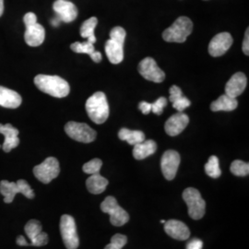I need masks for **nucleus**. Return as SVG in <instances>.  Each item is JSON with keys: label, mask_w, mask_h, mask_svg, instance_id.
Here are the masks:
<instances>
[{"label": "nucleus", "mask_w": 249, "mask_h": 249, "mask_svg": "<svg viewBox=\"0 0 249 249\" xmlns=\"http://www.w3.org/2000/svg\"><path fill=\"white\" fill-rule=\"evenodd\" d=\"M35 84L41 91L55 98L67 97L71 91L69 82L58 76L37 75L35 78Z\"/></svg>", "instance_id": "1"}, {"label": "nucleus", "mask_w": 249, "mask_h": 249, "mask_svg": "<svg viewBox=\"0 0 249 249\" xmlns=\"http://www.w3.org/2000/svg\"><path fill=\"white\" fill-rule=\"evenodd\" d=\"M86 111L90 120L96 124H103L110 114L107 96L103 91L93 93L86 102Z\"/></svg>", "instance_id": "2"}, {"label": "nucleus", "mask_w": 249, "mask_h": 249, "mask_svg": "<svg viewBox=\"0 0 249 249\" xmlns=\"http://www.w3.org/2000/svg\"><path fill=\"white\" fill-rule=\"evenodd\" d=\"M125 35L124 28L120 26L113 28L110 33V39L106 44V53L112 64H119L124 59Z\"/></svg>", "instance_id": "3"}, {"label": "nucleus", "mask_w": 249, "mask_h": 249, "mask_svg": "<svg viewBox=\"0 0 249 249\" xmlns=\"http://www.w3.org/2000/svg\"><path fill=\"white\" fill-rule=\"evenodd\" d=\"M193 31V22L187 17H179L162 33V38L168 43H184Z\"/></svg>", "instance_id": "4"}, {"label": "nucleus", "mask_w": 249, "mask_h": 249, "mask_svg": "<svg viewBox=\"0 0 249 249\" xmlns=\"http://www.w3.org/2000/svg\"><path fill=\"white\" fill-rule=\"evenodd\" d=\"M18 193H21L27 198H34L36 196L33 188L26 180L20 179L17 182H9L7 180H2L0 182V194L4 196L5 203H11Z\"/></svg>", "instance_id": "5"}, {"label": "nucleus", "mask_w": 249, "mask_h": 249, "mask_svg": "<svg viewBox=\"0 0 249 249\" xmlns=\"http://www.w3.org/2000/svg\"><path fill=\"white\" fill-rule=\"evenodd\" d=\"M26 31L24 40L26 44L32 47H37L45 41V30L44 27L37 22V16L33 12L26 13L23 18Z\"/></svg>", "instance_id": "6"}, {"label": "nucleus", "mask_w": 249, "mask_h": 249, "mask_svg": "<svg viewBox=\"0 0 249 249\" xmlns=\"http://www.w3.org/2000/svg\"><path fill=\"white\" fill-rule=\"evenodd\" d=\"M183 199L187 203L188 214L193 220H199L205 215L206 202L199 191L194 187H188L183 192Z\"/></svg>", "instance_id": "7"}, {"label": "nucleus", "mask_w": 249, "mask_h": 249, "mask_svg": "<svg viewBox=\"0 0 249 249\" xmlns=\"http://www.w3.org/2000/svg\"><path fill=\"white\" fill-rule=\"evenodd\" d=\"M103 213L110 215V222L114 226H122L129 221V215L121 208L114 196H107L101 204Z\"/></svg>", "instance_id": "8"}, {"label": "nucleus", "mask_w": 249, "mask_h": 249, "mask_svg": "<svg viewBox=\"0 0 249 249\" xmlns=\"http://www.w3.org/2000/svg\"><path fill=\"white\" fill-rule=\"evenodd\" d=\"M60 232L63 242L68 249H77L80 245L74 218L65 214L60 219Z\"/></svg>", "instance_id": "9"}, {"label": "nucleus", "mask_w": 249, "mask_h": 249, "mask_svg": "<svg viewBox=\"0 0 249 249\" xmlns=\"http://www.w3.org/2000/svg\"><path fill=\"white\" fill-rule=\"evenodd\" d=\"M65 131L72 140L82 143H90L96 139V131L84 123L69 122L65 125Z\"/></svg>", "instance_id": "10"}, {"label": "nucleus", "mask_w": 249, "mask_h": 249, "mask_svg": "<svg viewBox=\"0 0 249 249\" xmlns=\"http://www.w3.org/2000/svg\"><path fill=\"white\" fill-rule=\"evenodd\" d=\"M60 173L59 162L54 157L46 158L41 164L34 168V174L40 182L49 184L54 178H57Z\"/></svg>", "instance_id": "11"}, {"label": "nucleus", "mask_w": 249, "mask_h": 249, "mask_svg": "<svg viewBox=\"0 0 249 249\" xmlns=\"http://www.w3.org/2000/svg\"><path fill=\"white\" fill-rule=\"evenodd\" d=\"M138 70L145 80L160 83L165 79V73L160 70L156 61L151 57H146L142 60Z\"/></svg>", "instance_id": "12"}, {"label": "nucleus", "mask_w": 249, "mask_h": 249, "mask_svg": "<svg viewBox=\"0 0 249 249\" xmlns=\"http://www.w3.org/2000/svg\"><path fill=\"white\" fill-rule=\"evenodd\" d=\"M180 164V155L178 151H166L160 160V168L163 177L167 180H173L176 178L178 167Z\"/></svg>", "instance_id": "13"}, {"label": "nucleus", "mask_w": 249, "mask_h": 249, "mask_svg": "<svg viewBox=\"0 0 249 249\" xmlns=\"http://www.w3.org/2000/svg\"><path fill=\"white\" fill-rule=\"evenodd\" d=\"M232 42V37L229 33L218 34L212 39L209 45V53L213 57L223 55L230 49Z\"/></svg>", "instance_id": "14"}, {"label": "nucleus", "mask_w": 249, "mask_h": 249, "mask_svg": "<svg viewBox=\"0 0 249 249\" xmlns=\"http://www.w3.org/2000/svg\"><path fill=\"white\" fill-rule=\"evenodd\" d=\"M53 9L59 20L66 23L72 22L78 17L77 7L68 0H56L53 3Z\"/></svg>", "instance_id": "15"}, {"label": "nucleus", "mask_w": 249, "mask_h": 249, "mask_svg": "<svg viewBox=\"0 0 249 249\" xmlns=\"http://www.w3.org/2000/svg\"><path fill=\"white\" fill-rule=\"evenodd\" d=\"M189 123V117L183 112H178L173 115L166 121L164 129L165 132L171 137H176L183 132V130L187 126Z\"/></svg>", "instance_id": "16"}, {"label": "nucleus", "mask_w": 249, "mask_h": 249, "mask_svg": "<svg viewBox=\"0 0 249 249\" xmlns=\"http://www.w3.org/2000/svg\"><path fill=\"white\" fill-rule=\"evenodd\" d=\"M248 84L247 77L244 73L237 72L232 75L225 86V94L231 98H237L246 89Z\"/></svg>", "instance_id": "17"}, {"label": "nucleus", "mask_w": 249, "mask_h": 249, "mask_svg": "<svg viewBox=\"0 0 249 249\" xmlns=\"http://www.w3.org/2000/svg\"><path fill=\"white\" fill-rule=\"evenodd\" d=\"M164 231L172 238L177 240H187L190 236V231L187 225L178 220H169L165 222Z\"/></svg>", "instance_id": "18"}, {"label": "nucleus", "mask_w": 249, "mask_h": 249, "mask_svg": "<svg viewBox=\"0 0 249 249\" xmlns=\"http://www.w3.org/2000/svg\"><path fill=\"white\" fill-rule=\"evenodd\" d=\"M0 134L5 137V141L2 145V149L5 152H9L18 147L19 144L18 130L12 124H0Z\"/></svg>", "instance_id": "19"}, {"label": "nucleus", "mask_w": 249, "mask_h": 249, "mask_svg": "<svg viewBox=\"0 0 249 249\" xmlns=\"http://www.w3.org/2000/svg\"><path fill=\"white\" fill-rule=\"evenodd\" d=\"M22 99L17 91L0 86V107L15 109L21 105Z\"/></svg>", "instance_id": "20"}, {"label": "nucleus", "mask_w": 249, "mask_h": 249, "mask_svg": "<svg viewBox=\"0 0 249 249\" xmlns=\"http://www.w3.org/2000/svg\"><path fill=\"white\" fill-rule=\"evenodd\" d=\"M157 144L154 141H144L142 142L134 145L133 156L136 160H143L155 153Z\"/></svg>", "instance_id": "21"}, {"label": "nucleus", "mask_w": 249, "mask_h": 249, "mask_svg": "<svg viewBox=\"0 0 249 249\" xmlns=\"http://www.w3.org/2000/svg\"><path fill=\"white\" fill-rule=\"evenodd\" d=\"M237 106H238V102L236 98H231L226 94H223L216 101L212 103L211 109L213 112H219V111L230 112V111H233L234 109H236Z\"/></svg>", "instance_id": "22"}, {"label": "nucleus", "mask_w": 249, "mask_h": 249, "mask_svg": "<svg viewBox=\"0 0 249 249\" xmlns=\"http://www.w3.org/2000/svg\"><path fill=\"white\" fill-rule=\"evenodd\" d=\"M86 186L89 193L98 195L106 190L108 186V180L107 178H103L100 174L90 175L86 181Z\"/></svg>", "instance_id": "23"}, {"label": "nucleus", "mask_w": 249, "mask_h": 249, "mask_svg": "<svg viewBox=\"0 0 249 249\" xmlns=\"http://www.w3.org/2000/svg\"><path fill=\"white\" fill-rule=\"evenodd\" d=\"M118 138L129 145H136L145 141V134L141 130H130L127 128H121L118 132Z\"/></svg>", "instance_id": "24"}, {"label": "nucleus", "mask_w": 249, "mask_h": 249, "mask_svg": "<svg viewBox=\"0 0 249 249\" xmlns=\"http://www.w3.org/2000/svg\"><path fill=\"white\" fill-rule=\"evenodd\" d=\"M98 24V19L96 17L86 19L80 27V36L82 38L88 39V42L94 44L96 42V37L94 36V30Z\"/></svg>", "instance_id": "25"}, {"label": "nucleus", "mask_w": 249, "mask_h": 249, "mask_svg": "<svg viewBox=\"0 0 249 249\" xmlns=\"http://www.w3.org/2000/svg\"><path fill=\"white\" fill-rule=\"evenodd\" d=\"M206 174L212 178H219L222 175V171L219 164V159L216 156H211L205 164Z\"/></svg>", "instance_id": "26"}, {"label": "nucleus", "mask_w": 249, "mask_h": 249, "mask_svg": "<svg viewBox=\"0 0 249 249\" xmlns=\"http://www.w3.org/2000/svg\"><path fill=\"white\" fill-rule=\"evenodd\" d=\"M24 231L31 242L42 232V224L37 220H30L24 227Z\"/></svg>", "instance_id": "27"}, {"label": "nucleus", "mask_w": 249, "mask_h": 249, "mask_svg": "<svg viewBox=\"0 0 249 249\" xmlns=\"http://www.w3.org/2000/svg\"><path fill=\"white\" fill-rule=\"evenodd\" d=\"M230 170L231 174L236 177H247L249 174V163L241 160H233Z\"/></svg>", "instance_id": "28"}, {"label": "nucleus", "mask_w": 249, "mask_h": 249, "mask_svg": "<svg viewBox=\"0 0 249 249\" xmlns=\"http://www.w3.org/2000/svg\"><path fill=\"white\" fill-rule=\"evenodd\" d=\"M72 51L75 53H87L89 56L92 53L95 52V48L94 45L89 42H84V43H80V42H76L74 44L71 45Z\"/></svg>", "instance_id": "29"}, {"label": "nucleus", "mask_w": 249, "mask_h": 249, "mask_svg": "<svg viewBox=\"0 0 249 249\" xmlns=\"http://www.w3.org/2000/svg\"><path fill=\"white\" fill-rule=\"evenodd\" d=\"M103 165V161L100 159H92L89 160L88 162H86L83 166H82V170L85 174L88 175H95V174H99L101 167Z\"/></svg>", "instance_id": "30"}, {"label": "nucleus", "mask_w": 249, "mask_h": 249, "mask_svg": "<svg viewBox=\"0 0 249 249\" xmlns=\"http://www.w3.org/2000/svg\"><path fill=\"white\" fill-rule=\"evenodd\" d=\"M127 243V238L124 234L116 233L112 238L111 243L107 245L105 249H122Z\"/></svg>", "instance_id": "31"}, {"label": "nucleus", "mask_w": 249, "mask_h": 249, "mask_svg": "<svg viewBox=\"0 0 249 249\" xmlns=\"http://www.w3.org/2000/svg\"><path fill=\"white\" fill-rule=\"evenodd\" d=\"M166 106H167V99L165 97H160L157 99L153 104H151V112H153L155 115L160 116L162 114V111Z\"/></svg>", "instance_id": "32"}, {"label": "nucleus", "mask_w": 249, "mask_h": 249, "mask_svg": "<svg viewBox=\"0 0 249 249\" xmlns=\"http://www.w3.org/2000/svg\"><path fill=\"white\" fill-rule=\"evenodd\" d=\"M172 105L176 110H178V112H183L185 109H187V107H190L191 102L187 97H185L183 95L181 98L178 99L175 102H173Z\"/></svg>", "instance_id": "33"}, {"label": "nucleus", "mask_w": 249, "mask_h": 249, "mask_svg": "<svg viewBox=\"0 0 249 249\" xmlns=\"http://www.w3.org/2000/svg\"><path fill=\"white\" fill-rule=\"evenodd\" d=\"M48 243V235L45 231H42L36 238L30 243H28V246H34V247H44Z\"/></svg>", "instance_id": "34"}, {"label": "nucleus", "mask_w": 249, "mask_h": 249, "mask_svg": "<svg viewBox=\"0 0 249 249\" xmlns=\"http://www.w3.org/2000/svg\"><path fill=\"white\" fill-rule=\"evenodd\" d=\"M170 97L169 100L171 103L175 102L176 100L181 98L183 96V92H182V89H180L178 86H172L169 89Z\"/></svg>", "instance_id": "35"}, {"label": "nucleus", "mask_w": 249, "mask_h": 249, "mask_svg": "<svg viewBox=\"0 0 249 249\" xmlns=\"http://www.w3.org/2000/svg\"><path fill=\"white\" fill-rule=\"evenodd\" d=\"M203 242L197 238H194L187 244V249H202Z\"/></svg>", "instance_id": "36"}, {"label": "nucleus", "mask_w": 249, "mask_h": 249, "mask_svg": "<svg viewBox=\"0 0 249 249\" xmlns=\"http://www.w3.org/2000/svg\"><path fill=\"white\" fill-rule=\"evenodd\" d=\"M243 52L245 54L249 55V29L248 28L246 31L245 35V39L243 42Z\"/></svg>", "instance_id": "37"}, {"label": "nucleus", "mask_w": 249, "mask_h": 249, "mask_svg": "<svg viewBox=\"0 0 249 249\" xmlns=\"http://www.w3.org/2000/svg\"><path fill=\"white\" fill-rule=\"evenodd\" d=\"M139 108L142 112V114L148 115L151 111V104L148 102H141L139 105Z\"/></svg>", "instance_id": "38"}, {"label": "nucleus", "mask_w": 249, "mask_h": 249, "mask_svg": "<svg viewBox=\"0 0 249 249\" xmlns=\"http://www.w3.org/2000/svg\"><path fill=\"white\" fill-rule=\"evenodd\" d=\"M90 58L95 63H100L102 61V53L95 51L94 53L90 55Z\"/></svg>", "instance_id": "39"}, {"label": "nucleus", "mask_w": 249, "mask_h": 249, "mask_svg": "<svg viewBox=\"0 0 249 249\" xmlns=\"http://www.w3.org/2000/svg\"><path fill=\"white\" fill-rule=\"evenodd\" d=\"M16 243H17V245L20 246V247H27L28 246V242L25 240L24 236H22V235H19L17 237Z\"/></svg>", "instance_id": "40"}, {"label": "nucleus", "mask_w": 249, "mask_h": 249, "mask_svg": "<svg viewBox=\"0 0 249 249\" xmlns=\"http://www.w3.org/2000/svg\"><path fill=\"white\" fill-rule=\"evenodd\" d=\"M4 12V0H0V17Z\"/></svg>", "instance_id": "41"}, {"label": "nucleus", "mask_w": 249, "mask_h": 249, "mask_svg": "<svg viewBox=\"0 0 249 249\" xmlns=\"http://www.w3.org/2000/svg\"><path fill=\"white\" fill-rule=\"evenodd\" d=\"M59 22H60V20H59V18H56V19H53V21H52V23H53V26H57Z\"/></svg>", "instance_id": "42"}, {"label": "nucleus", "mask_w": 249, "mask_h": 249, "mask_svg": "<svg viewBox=\"0 0 249 249\" xmlns=\"http://www.w3.org/2000/svg\"><path fill=\"white\" fill-rule=\"evenodd\" d=\"M160 223H165V221H164V220H161Z\"/></svg>", "instance_id": "43"}, {"label": "nucleus", "mask_w": 249, "mask_h": 249, "mask_svg": "<svg viewBox=\"0 0 249 249\" xmlns=\"http://www.w3.org/2000/svg\"><path fill=\"white\" fill-rule=\"evenodd\" d=\"M0 148H2V146H0Z\"/></svg>", "instance_id": "44"}]
</instances>
